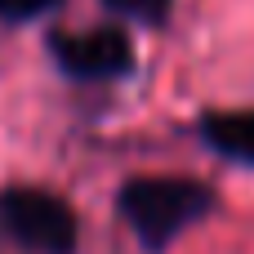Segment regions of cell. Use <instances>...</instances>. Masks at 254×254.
<instances>
[{
  "mask_svg": "<svg viewBox=\"0 0 254 254\" xmlns=\"http://www.w3.org/2000/svg\"><path fill=\"white\" fill-rule=\"evenodd\" d=\"M54 4H58V0H0V18L18 22V18H36V13L54 9Z\"/></svg>",
  "mask_w": 254,
  "mask_h": 254,
  "instance_id": "8992f818",
  "label": "cell"
},
{
  "mask_svg": "<svg viewBox=\"0 0 254 254\" xmlns=\"http://www.w3.org/2000/svg\"><path fill=\"white\" fill-rule=\"evenodd\" d=\"M0 232L27 254H71L76 250V214L63 196L45 188H9L0 192Z\"/></svg>",
  "mask_w": 254,
  "mask_h": 254,
  "instance_id": "7a4b0ae2",
  "label": "cell"
},
{
  "mask_svg": "<svg viewBox=\"0 0 254 254\" xmlns=\"http://www.w3.org/2000/svg\"><path fill=\"white\" fill-rule=\"evenodd\" d=\"M54 63L76 76V80H112L125 76L134 63V45L121 27H94V31H71V36H54L49 40Z\"/></svg>",
  "mask_w": 254,
  "mask_h": 254,
  "instance_id": "3957f363",
  "label": "cell"
},
{
  "mask_svg": "<svg viewBox=\"0 0 254 254\" xmlns=\"http://www.w3.org/2000/svg\"><path fill=\"white\" fill-rule=\"evenodd\" d=\"M201 134L214 152L254 165V107L250 112H210L201 121Z\"/></svg>",
  "mask_w": 254,
  "mask_h": 254,
  "instance_id": "277c9868",
  "label": "cell"
},
{
  "mask_svg": "<svg viewBox=\"0 0 254 254\" xmlns=\"http://www.w3.org/2000/svg\"><path fill=\"white\" fill-rule=\"evenodd\" d=\"M116 13L134 18V22H161L170 13V0H107Z\"/></svg>",
  "mask_w": 254,
  "mask_h": 254,
  "instance_id": "5b68a950",
  "label": "cell"
},
{
  "mask_svg": "<svg viewBox=\"0 0 254 254\" xmlns=\"http://www.w3.org/2000/svg\"><path fill=\"white\" fill-rule=\"evenodd\" d=\"M214 205V192L192 179H134L121 192V214L138 232L147 250H165L183 228L205 219Z\"/></svg>",
  "mask_w": 254,
  "mask_h": 254,
  "instance_id": "6da1fadb",
  "label": "cell"
}]
</instances>
